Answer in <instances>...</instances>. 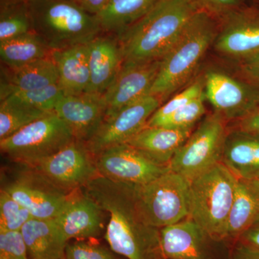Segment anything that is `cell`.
<instances>
[{
    "instance_id": "1",
    "label": "cell",
    "mask_w": 259,
    "mask_h": 259,
    "mask_svg": "<svg viewBox=\"0 0 259 259\" xmlns=\"http://www.w3.org/2000/svg\"><path fill=\"white\" fill-rule=\"evenodd\" d=\"M81 190L110 214L105 238L112 251L127 259H166L160 229L145 222L137 208L135 185L99 175Z\"/></svg>"
},
{
    "instance_id": "2",
    "label": "cell",
    "mask_w": 259,
    "mask_h": 259,
    "mask_svg": "<svg viewBox=\"0 0 259 259\" xmlns=\"http://www.w3.org/2000/svg\"><path fill=\"white\" fill-rule=\"evenodd\" d=\"M202 10L196 0H162L120 35L122 65L161 60Z\"/></svg>"
},
{
    "instance_id": "3",
    "label": "cell",
    "mask_w": 259,
    "mask_h": 259,
    "mask_svg": "<svg viewBox=\"0 0 259 259\" xmlns=\"http://www.w3.org/2000/svg\"><path fill=\"white\" fill-rule=\"evenodd\" d=\"M217 18L203 10L194 15L175 45L161 59L149 95L158 97L162 103L188 82L214 44L219 30Z\"/></svg>"
},
{
    "instance_id": "4",
    "label": "cell",
    "mask_w": 259,
    "mask_h": 259,
    "mask_svg": "<svg viewBox=\"0 0 259 259\" xmlns=\"http://www.w3.org/2000/svg\"><path fill=\"white\" fill-rule=\"evenodd\" d=\"M32 31L51 51L86 45L102 34L97 15L68 0H27Z\"/></svg>"
},
{
    "instance_id": "5",
    "label": "cell",
    "mask_w": 259,
    "mask_h": 259,
    "mask_svg": "<svg viewBox=\"0 0 259 259\" xmlns=\"http://www.w3.org/2000/svg\"><path fill=\"white\" fill-rule=\"evenodd\" d=\"M238 178L220 162L190 181V218L217 239L227 241Z\"/></svg>"
},
{
    "instance_id": "6",
    "label": "cell",
    "mask_w": 259,
    "mask_h": 259,
    "mask_svg": "<svg viewBox=\"0 0 259 259\" xmlns=\"http://www.w3.org/2000/svg\"><path fill=\"white\" fill-rule=\"evenodd\" d=\"M190 181L171 170L135 185L136 206L145 222L161 229L190 217Z\"/></svg>"
},
{
    "instance_id": "7",
    "label": "cell",
    "mask_w": 259,
    "mask_h": 259,
    "mask_svg": "<svg viewBox=\"0 0 259 259\" xmlns=\"http://www.w3.org/2000/svg\"><path fill=\"white\" fill-rule=\"evenodd\" d=\"M74 140L68 125L52 112L1 140L0 149L13 161L30 166L55 154Z\"/></svg>"
},
{
    "instance_id": "8",
    "label": "cell",
    "mask_w": 259,
    "mask_h": 259,
    "mask_svg": "<svg viewBox=\"0 0 259 259\" xmlns=\"http://www.w3.org/2000/svg\"><path fill=\"white\" fill-rule=\"evenodd\" d=\"M228 123L218 112L206 115L174 156L169 169L190 182L221 162Z\"/></svg>"
},
{
    "instance_id": "9",
    "label": "cell",
    "mask_w": 259,
    "mask_h": 259,
    "mask_svg": "<svg viewBox=\"0 0 259 259\" xmlns=\"http://www.w3.org/2000/svg\"><path fill=\"white\" fill-rule=\"evenodd\" d=\"M203 75L206 100L228 122L240 120L259 107V84L221 70L209 69Z\"/></svg>"
},
{
    "instance_id": "10",
    "label": "cell",
    "mask_w": 259,
    "mask_h": 259,
    "mask_svg": "<svg viewBox=\"0 0 259 259\" xmlns=\"http://www.w3.org/2000/svg\"><path fill=\"white\" fill-rule=\"evenodd\" d=\"M166 259H228L231 242L213 237L189 217L160 229Z\"/></svg>"
},
{
    "instance_id": "11",
    "label": "cell",
    "mask_w": 259,
    "mask_h": 259,
    "mask_svg": "<svg viewBox=\"0 0 259 259\" xmlns=\"http://www.w3.org/2000/svg\"><path fill=\"white\" fill-rule=\"evenodd\" d=\"M28 167L68 193L81 190L99 176L96 157L85 143L76 140L50 157Z\"/></svg>"
},
{
    "instance_id": "12",
    "label": "cell",
    "mask_w": 259,
    "mask_h": 259,
    "mask_svg": "<svg viewBox=\"0 0 259 259\" xmlns=\"http://www.w3.org/2000/svg\"><path fill=\"white\" fill-rule=\"evenodd\" d=\"M2 187L37 219L54 220L64 208L69 194L30 167L23 166Z\"/></svg>"
},
{
    "instance_id": "13",
    "label": "cell",
    "mask_w": 259,
    "mask_h": 259,
    "mask_svg": "<svg viewBox=\"0 0 259 259\" xmlns=\"http://www.w3.org/2000/svg\"><path fill=\"white\" fill-rule=\"evenodd\" d=\"M220 19L216 52L241 63L259 54V10L242 7Z\"/></svg>"
},
{
    "instance_id": "14",
    "label": "cell",
    "mask_w": 259,
    "mask_h": 259,
    "mask_svg": "<svg viewBox=\"0 0 259 259\" xmlns=\"http://www.w3.org/2000/svg\"><path fill=\"white\" fill-rule=\"evenodd\" d=\"M99 175L115 182L142 185L169 171L158 164L131 145L111 146L96 156Z\"/></svg>"
},
{
    "instance_id": "15",
    "label": "cell",
    "mask_w": 259,
    "mask_h": 259,
    "mask_svg": "<svg viewBox=\"0 0 259 259\" xmlns=\"http://www.w3.org/2000/svg\"><path fill=\"white\" fill-rule=\"evenodd\" d=\"M158 97L148 95L119 112L112 118L104 120L87 146L96 157L107 148L126 144L146 127L153 112L161 106Z\"/></svg>"
},
{
    "instance_id": "16",
    "label": "cell",
    "mask_w": 259,
    "mask_h": 259,
    "mask_svg": "<svg viewBox=\"0 0 259 259\" xmlns=\"http://www.w3.org/2000/svg\"><path fill=\"white\" fill-rule=\"evenodd\" d=\"M161 60L144 64L122 65L113 82L102 95L105 120L149 95L159 71Z\"/></svg>"
},
{
    "instance_id": "17",
    "label": "cell",
    "mask_w": 259,
    "mask_h": 259,
    "mask_svg": "<svg viewBox=\"0 0 259 259\" xmlns=\"http://www.w3.org/2000/svg\"><path fill=\"white\" fill-rule=\"evenodd\" d=\"M104 212L81 189L69 194L64 208L54 221L68 242L95 239L103 231Z\"/></svg>"
},
{
    "instance_id": "18",
    "label": "cell",
    "mask_w": 259,
    "mask_h": 259,
    "mask_svg": "<svg viewBox=\"0 0 259 259\" xmlns=\"http://www.w3.org/2000/svg\"><path fill=\"white\" fill-rule=\"evenodd\" d=\"M54 112L68 125L75 140L85 144L95 136L105 117L102 96L89 93L63 95Z\"/></svg>"
},
{
    "instance_id": "19",
    "label": "cell",
    "mask_w": 259,
    "mask_h": 259,
    "mask_svg": "<svg viewBox=\"0 0 259 259\" xmlns=\"http://www.w3.org/2000/svg\"><path fill=\"white\" fill-rule=\"evenodd\" d=\"M90 71L89 94L102 96L113 82L122 64L120 44L113 34L102 32L88 44Z\"/></svg>"
},
{
    "instance_id": "20",
    "label": "cell",
    "mask_w": 259,
    "mask_h": 259,
    "mask_svg": "<svg viewBox=\"0 0 259 259\" xmlns=\"http://www.w3.org/2000/svg\"><path fill=\"white\" fill-rule=\"evenodd\" d=\"M57 68L51 56L10 69L5 66L1 71V100L12 94L32 91L59 83Z\"/></svg>"
},
{
    "instance_id": "21",
    "label": "cell",
    "mask_w": 259,
    "mask_h": 259,
    "mask_svg": "<svg viewBox=\"0 0 259 259\" xmlns=\"http://www.w3.org/2000/svg\"><path fill=\"white\" fill-rule=\"evenodd\" d=\"M192 132L193 130L146 126L126 144L131 145L155 163L168 166L174 156Z\"/></svg>"
},
{
    "instance_id": "22",
    "label": "cell",
    "mask_w": 259,
    "mask_h": 259,
    "mask_svg": "<svg viewBox=\"0 0 259 259\" xmlns=\"http://www.w3.org/2000/svg\"><path fill=\"white\" fill-rule=\"evenodd\" d=\"M221 163L238 179H253L259 173V138L230 129Z\"/></svg>"
},
{
    "instance_id": "23",
    "label": "cell",
    "mask_w": 259,
    "mask_h": 259,
    "mask_svg": "<svg viewBox=\"0 0 259 259\" xmlns=\"http://www.w3.org/2000/svg\"><path fill=\"white\" fill-rule=\"evenodd\" d=\"M51 58L55 63L59 81L64 95L88 93L90 84L88 44L54 51Z\"/></svg>"
},
{
    "instance_id": "24",
    "label": "cell",
    "mask_w": 259,
    "mask_h": 259,
    "mask_svg": "<svg viewBox=\"0 0 259 259\" xmlns=\"http://www.w3.org/2000/svg\"><path fill=\"white\" fill-rule=\"evenodd\" d=\"M30 259H66L69 242L61 234L54 220L32 218L21 231Z\"/></svg>"
},
{
    "instance_id": "25",
    "label": "cell",
    "mask_w": 259,
    "mask_h": 259,
    "mask_svg": "<svg viewBox=\"0 0 259 259\" xmlns=\"http://www.w3.org/2000/svg\"><path fill=\"white\" fill-rule=\"evenodd\" d=\"M258 221L259 181L256 179H238L227 226V241L233 243Z\"/></svg>"
},
{
    "instance_id": "26",
    "label": "cell",
    "mask_w": 259,
    "mask_h": 259,
    "mask_svg": "<svg viewBox=\"0 0 259 259\" xmlns=\"http://www.w3.org/2000/svg\"><path fill=\"white\" fill-rule=\"evenodd\" d=\"M162 0H111L97 15L102 31L118 35L144 17Z\"/></svg>"
},
{
    "instance_id": "27",
    "label": "cell",
    "mask_w": 259,
    "mask_h": 259,
    "mask_svg": "<svg viewBox=\"0 0 259 259\" xmlns=\"http://www.w3.org/2000/svg\"><path fill=\"white\" fill-rule=\"evenodd\" d=\"M52 52L34 32L0 42L2 62L10 69L50 57Z\"/></svg>"
},
{
    "instance_id": "28",
    "label": "cell",
    "mask_w": 259,
    "mask_h": 259,
    "mask_svg": "<svg viewBox=\"0 0 259 259\" xmlns=\"http://www.w3.org/2000/svg\"><path fill=\"white\" fill-rule=\"evenodd\" d=\"M32 31L27 0H1L0 42Z\"/></svg>"
},
{
    "instance_id": "29",
    "label": "cell",
    "mask_w": 259,
    "mask_h": 259,
    "mask_svg": "<svg viewBox=\"0 0 259 259\" xmlns=\"http://www.w3.org/2000/svg\"><path fill=\"white\" fill-rule=\"evenodd\" d=\"M52 112L44 111L6 98L0 104V141Z\"/></svg>"
},
{
    "instance_id": "30",
    "label": "cell",
    "mask_w": 259,
    "mask_h": 259,
    "mask_svg": "<svg viewBox=\"0 0 259 259\" xmlns=\"http://www.w3.org/2000/svg\"><path fill=\"white\" fill-rule=\"evenodd\" d=\"M204 93V75H200L196 78L190 84L186 87L182 91L177 93L175 96L170 98L168 101L162 104L158 107L149 120H148V127H158L162 121L169 117L172 113L179 109L185 106L194 99L201 96Z\"/></svg>"
},
{
    "instance_id": "31",
    "label": "cell",
    "mask_w": 259,
    "mask_h": 259,
    "mask_svg": "<svg viewBox=\"0 0 259 259\" xmlns=\"http://www.w3.org/2000/svg\"><path fill=\"white\" fill-rule=\"evenodd\" d=\"M32 215L6 191H0V231H20Z\"/></svg>"
},
{
    "instance_id": "32",
    "label": "cell",
    "mask_w": 259,
    "mask_h": 259,
    "mask_svg": "<svg viewBox=\"0 0 259 259\" xmlns=\"http://www.w3.org/2000/svg\"><path fill=\"white\" fill-rule=\"evenodd\" d=\"M204 93L190 103L179 109L162 121L158 127L177 130H193L206 113Z\"/></svg>"
},
{
    "instance_id": "33",
    "label": "cell",
    "mask_w": 259,
    "mask_h": 259,
    "mask_svg": "<svg viewBox=\"0 0 259 259\" xmlns=\"http://www.w3.org/2000/svg\"><path fill=\"white\" fill-rule=\"evenodd\" d=\"M64 95L60 85L57 83L39 90L12 94L5 99H10L19 103L44 111L54 112L56 102Z\"/></svg>"
},
{
    "instance_id": "34",
    "label": "cell",
    "mask_w": 259,
    "mask_h": 259,
    "mask_svg": "<svg viewBox=\"0 0 259 259\" xmlns=\"http://www.w3.org/2000/svg\"><path fill=\"white\" fill-rule=\"evenodd\" d=\"M66 259H117L111 250L93 242L78 241L68 243Z\"/></svg>"
},
{
    "instance_id": "35",
    "label": "cell",
    "mask_w": 259,
    "mask_h": 259,
    "mask_svg": "<svg viewBox=\"0 0 259 259\" xmlns=\"http://www.w3.org/2000/svg\"><path fill=\"white\" fill-rule=\"evenodd\" d=\"M0 259H30L20 231H0Z\"/></svg>"
},
{
    "instance_id": "36",
    "label": "cell",
    "mask_w": 259,
    "mask_h": 259,
    "mask_svg": "<svg viewBox=\"0 0 259 259\" xmlns=\"http://www.w3.org/2000/svg\"><path fill=\"white\" fill-rule=\"evenodd\" d=\"M201 9L222 18L228 13L243 7V0H196Z\"/></svg>"
},
{
    "instance_id": "37",
    "label": "cell",
    "mask_w": 259,
    "mask_h": 259,
    "mask_svg": "<svg viewBox=\"0 0 259 259\" xmlns=\"http://www.w3.org/2000/svg\"><path fill=\"white\" fill-rule=\"evenodd\" d=\"M229 128L243 131L259 137V107L243 118L232 122Z\"/></svg>"
},
{
    "instance_id": "38",
    "label": "cell",
    "mask_w": 259,
    "mask_h": 259,
    "mask_svg": "<svg viewBox=\"0 0 259 259\" xmlns=\"http://www.w3.org/2000/svg\"><path fill=\"white\" fill-rule=\"evenodd\" d=\"M228 259H259V251L236 240L232 243Z\"/></svg>"
},
{
    "instance_id": "39",
    "label": "cell",
    "mask_w": 259,
    "mask_h": 259,
    "mask_svg": "<svg viewBox=\"0 0 259 259\" xmlns=\"http://www.w3.org/2000/svg\"><path fill=\"white\" fill-rule=\"evenodd\" d=\"M241 66L245 79L259 84V54L242 62Z\"/></svg>"
},
{
    "instance_id": "40",
    "label": "cell",
    "mask_w": 259,
    "mask_h": 259,
    "mask_svg": "<svg viewBox=\"0 0 259 259\" xmlns=\"http://www.w3.org/2000/svg\"><path fill=\"white\" fill-rule=\"evenodd\" d=\"M238 240L259 251V221L246 230Z\"/></svg>"
},
{
    "instance_id": "41",
    "label": "cell",
    "mask_w": 259,
    "mask_h": 259,
    "mask_svg": "<svg viewBox=\"0 0 259 259\" xmlns=\"http://www.w3.org/2000/svg\"><path fill=\"white\" fill-rule=\"evenodd\" d=\"M111 0H76V3L90 14L97 15Z\"/></svg>"
},
{
    "instance_id": "42",
    "label": "cell",
    "mask_w": 259,
    "mask_h": 259,
    "mask_svg": "<svg viewBox=\"0 0 259 259\" xmlns=\"http://www.w3.org/2000/svg\"><path fill=\"white\" fill-rule=\"evenodd\" d=\"M253 179H256L257 180L259 181V173L254 177V178Z\"/></svg>"
},
{
    "instance_id": "43",
    "label": "cell",
    "mask_w": 259,
    "mask_h": 259,
    "mask_svg": "<svg viewBox=\"0 0 259 259\" xmlns=\"http://www.w3.org/2000/svg\"><path fill=\"white\" fill-rule=\"evenodd\" d=\"M68 1L74 2V3H76V0H68Z\"/></svg>"
},
{
    "instance_id": "44",
    "label": "cell",
    "mask_w": 259,
    "mask_h": 259,
    "mask_svg": "<svg viewBox=\"0 0 259 259\" xmlns=\"http://www.w3.org/2000/svg\"><path fill=\"white\" fill-rule=\"evenodd\" d=\"M259 138V137H258Z\"/></svg>"
}]
</instances>
